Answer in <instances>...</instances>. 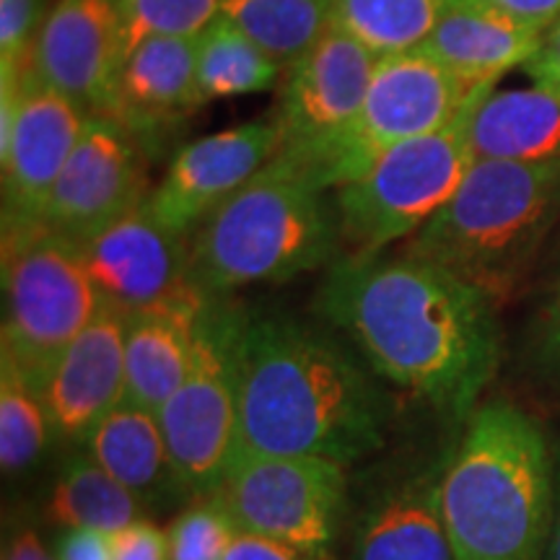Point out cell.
I'll list each match as a JSON object with an SVG mask.
<instances>
[{
	"mask_svg": "<svg viewBox=\"0 0 560 560\" xmlns=\"http://www.w3.org/2000/svg\"><path fill=\"white\" fill-rule=\"evenodd\" d=\"M55 558L58 560H115L112 552V535L100 529L70 527L60 535L55 545Z\"/></svg>",
	"mask_w": 560,
	"mask_h": 560,
	"instance_id": "obj_35",
	"label": "cell"
},
{
	"mask_svg": "<svg viewBox=\"0 0 560 560\" xmlns=\"http://www.w3.org/2000/svg\"><path fill=\"white\" fill-rule=\"evenodd\" d=\"M450 5L452 0H335L332 26L387 58L423 45Z\"/></svg>",
	"mask_w": 560,
	"mask_h": 560,
	"instance_id": "obj_26",
	"label": "cell"
},
{
	"mask_svg": "<svg viewBox=\"0 0 560 560\" xmlns=\"http://www.w3.org/2000/svg\"><path fill=\"white\" fill-rule=\"evenodd\" d=\"M475 161H560V96L545 89H490L470 120Z\"/></svg>",
	"mask_w": 560,
	"mask_h": 560,
	"instance_id": "obj_23",
	"label": "cell"
},
{
	"mask_svg": "<svg viewBox=\"0 0 560 560\" xmlns=\"http://www.w3.org/2000/svg\"><path fill=\"white\" fill-rule=\"evenodd\" d=\"M122 66V0H55L32 52V70L42 83L91 117H112Z\"/></svg>",
	"mask_w": 560,
	"mask_h": 560,
	"instance_id": "obj_13",
	"label": "cell"
},
{
	"mask_svg": "<svg viewBox=\"0 0 560 560\" xmlns=\"http://www.w3.org/2000/svg\"><path fill=\"white\" fill-rule=\"evenodd\" d=\"M240 450L340 465L376 452L387 402L338 340L285 317L242 312L236 332Z\"/></svg>",
	"mask_w": 560,
	"mask_h": 560,
	"instance_id": "obj_2",
	"label": "cell"
},
{
	"mask_svg": "<svg viewBox=\"0 0 560 560\" xmlns=\"http://www.w3.org/2000/svg\"><path fill=\"white\" fill-rule=\"evenodd\" d=\"M125 332L128 314L104 304L55 363L39 392L55 436L83 441L125 400Z\"/></svg>",
	"mask_w": 560,
	"mask_h": 560,
	"instance_id": "obj_17",
	"label": "cell"
},
{
	"mask_svg": "<svg viewBox=\"0 0 560 560\" xmlns=\"http://www.w3.org/2000/svg\"><path fill=\"white\" fill-rule=\"evenodd\" d=\"M81 444L86 457L140 501H156L179 490L159 416L143 405L122 400L86 433Z\"/></svg>",
	"mask_w": 560,
	"mask_h": 560,
	"instance_id": "obj_22",
	"label": "cell"
},
{
	"mask_svg": "<svg viewBox=\"0 0 560 560\" xmlns=\"http://www.w3.org/2000/svg\"><path fill=\"white\" fill-rule=\"evenodd\" d=\"M89 120L81 104L42 83L32 66L24 70L16 128L9 151L0 156L3 226L45 221L55 182Z\"/></svg>",
	"mask_w": 560,
	"mask_h": 560,
	"instance_id": "obj_16",
	"label": "cell"
},
{
	"mask_svg": "<svg viewBox=\"0 0 560 560\" xmlns=\"http://www.w3.org/2000/svg\"><path fill=\"white\" fill-rule=\"evenodd\" d=\"M115 560H170V537L149 520H138L112 535Z\"/></svg>",
	"mask_w": 560,
	"mask_h": 560,
	"instance_id": "obj_33",
	"label": "cell"
},
{
	"mask_svg": "<svg viewBox=\"0 0 560 560\" xmlns=\"http://www.w3.org/2000/svg\"><path fill=\"white\" fill-rule=\"evenodd\" d=\"M353 560H454L439 503V475L389 490L355 532Z\"/></svg>",
	"mask_w": 560,
	"mask_h": 560,
	"instance_id": "obj_21",
	"label": "cell"
},
{
	"mask_svg": "<svg viewBox=\"0 0 560 560\" xmlns=\"http://www.w3.org/2000/svg\"><path fill=\"white\" fill-rule=\"evenodd\" d=\"M454 560H545L556 506V457L535 418L493 400L467 418L439 475Z\"/></svg>",
	"mask_w": 560,
	"mask_h": 560,
	"instance_id": "obj_3",
	"label": "cell"
},
{
	"mask_svg": "<svg viewBox=\"0 0 560 560\" xmlns=\"http://www.w3.org/2000/svg\"><path fill=\"white\" fill-rule=\"evenodd\" d=\"M50 418L37 389L9 355H0V465L21 472L39 459L50 436Z\"/></svg>",
	"mask_w": 560,
	"mask_h": 560,
	"instance_id": "obj_28",
	"label": "cell"
},
{
	"mask_svg": "<svg viewBox=\"0 0 560 560\" xmlns=\"http://www.w3.org/2000/svg\"><path fill=\"white\" fill-rule=\"evenodd\" d=\"M558 223L560 161L482 159L410 236L408 255L452 270L499 304L520 289Z\"/></svg>",
	"mask_w": 560,
	"mask_h": 560,
	"instance_id": "obj_4",
	"label": "cell"
},
{
	"mask_svg": "<svg viewBox=\"0 0 560 560\" xmlns=\"http://www.w3.org/2000/svg\"><path fill=\"white\" fill-rule=\"evenodd\" d=\"M380 58L338 26L289 68L280 112V149L276 156L312 177L319 159L359 115Z\"/></svg>",
	"mask_w": 560,
	"mask_h": 560,
	"instance_id": "obj_11",
	"label": "cell"
},
{
	"mask_svg": "<svg viewBox=\"0 0 560 560\" xmlns=\"http://www.w3.org/2000/svg\"><path fill=\"white\" fill-rule=\"evenodd\" d=\"M342 495L340 462L242 452L215 490L236 527L291 545L301 556H322L330 548Z\"/></svg>",
	"mask_w": 560,
	"mask_h": 560,
	"instance_id": "obj_10",
	"label": "cell"
},
{
	"mask_svg": "<svg viewBox=\"0 0 560 560\" xmlns=\"http://www.w3.org/2000/svg\"><path fill=\"white\" fill-rule=\"evenodd\" d=\"M47 11V0H0V66L19 70L32 66Z\"/></svg>",
	"mask_w": 560,
	"mask_h": 560,
	"instance_id": "obj_31",
	"label": "cell"
},
{
	"mask_svg": "<svg viewBox=\"0 0 560 560\" xmlns=\"http://www.w3.org/2000/svg\"><path fill=\"white\" fill-rule=\"evenodd\" d=\"M545 560H560V452L556 454V506H552V527Z\"/></svg>",
	"mask_w": 560,
	"mask_h": 560,
	"instance_id": "obj_39",
	"label": "cell"
},
{
	"mask_svg": "<svg viewBox=\"0 0 560 560\" xmlns=\"http://www.w3.org/2000/svg\"><path fill=\"white\" fill-rule=\"evenodd\" d=\"M226 0H122L125 58L145 37H200Z\"/></svg>",
	"mask_w": 560,
	"mask_h": 560,
	"instance_id": "obj_29",
	"label": "cell"
},
{
	"mask_svg": "<svg viewBox=\"0 0 560 560\" xmlns=\"http://www.w3.org/2000/svg\"><path fill=\"white\" fill-rule=\"evenodd\" d=\"M299 550L291 545L270 540V537L255 535V532L236 529L234 540L229 545L226 560H301Z\"/></svg>",
	"mask_w": 560,
	"mask_h": 560,
	"instance_id": "obj_37",
	"label": "cell"
},
{
	"mask_svg": "<svg viewBox=\"0 0 560 560\" xmlns=\"http://www.w3.org/2000/svg\"><path fill=\"white\" fill-rule=\"evenodd\" d=\"M104 310L79 242L34 221L3 226V350L34 389Z\"/></svg>",
	"mask_w": 560,
	"mask_h": 560,
	"instance_id": "obj_6",
	"label": "cell"
},
{
	"mask_svg": "<svg viewBox=\"0 0 560 560\" xmlns=\"http://www.w3.org/2000/svg\"><path fill=\"white\" fill-rule=\"evenodd\" d=\"M50 516L66 529L83 527L107 532V535L145 520L143 501L86 454L73 457L62 467L52 488Z\"/></svg>",
	"mask_w": 560,
	"mask_h": 560,
	"instance_id": "obj_25",
	"label": "cell"
},
{
	"mask_svg": "<svg viewBox=\"0 0 560 560\" xmlns=\"http://www.w3.org/2000/svg\"><path fill=\"white\" fill-rule=\"evenodd\" d=\"M240 306L223 304L221 296L208 299L192 366L156 412L182 493L215 495L240 450Z\"/></svg>",
	"mask_w": 560,
	"mask_h": 560,
	"instance_id": "obj_8",
	"label": "cell"
},
{
	"mask_svg": "<svg viewBox=\"0 0 560 560\" xmlns=\"http://www.w3.org/2000/svg\"><path fill=\"white\" fill-rule=\"evenodd\" d=\"M280 70L283 68L229 19L219 16L200 34L198 86L206 102L268 91L278 83Z\"/></svg>",
	"mask_w": 560,
	"mask_h": 560,
	"instance_id": "obj_27",
	"label": "cell"
},
{
	"mask_svg": "<svg viewBox=\"0 0 560 560\" xmlns=\"http://www.w3.org/2000/svg\"><path fill=\"white\" fill-rule=\"evenodd\" d=\"M338 236L322 187L276 156L195 231L192 283L215 299L244 285L283 283L330 262Z\"/></svg>",
	"mask_w": 560,
	"mask_h": 560,
	"instance_id": "obj_5",
	"label": "cell"
},
{
	"mask_svg": "<svg viewBox=\"0 0 560 560\" xmlns=\"http://www.w3.org/2000/svg\"><path fill=\"white\" fill-rule=\"evenodd\" d=\"M317 306L382 380L452 418H470L499 371L495 301L408 252H350L322 280Z\"/></svg>",
	"mask_w": 560,
	"mask_h": 560,
	"instance_id": "obj_1",
	"label": "cell"
},
{
	"mask_svg": "<svg viewBox=\"0 0 560 560\" xmlns=\"http://www.w3.org/2000/svg\"><path fill=\"white\" fill-rule=\"evenodd\" d=\"M545 32L472 3H452L431 37L420 45L441 66L472 83L499 81L511 68H524L540 50Z\"/></svg>",
	"mask_w": 560,
	"mask_h": 560,
	"instance_id": "obj_20",
	"label": "cell"
},
{
	"mask_svg": "<svg viewBox=\"0 0 560 560\" xmlns=\"http://www.w3.org/2000/svg\"><path fill=\"white\" fill-rule=\"evenodd\" d=\"M486 83L450 125L382 153L361 177L338 190L340 236L359 255H376L416 236L439 213L475 164L470 120Z\"/></svg>",
	"mask_w": 560,
	"mask_h": 560,
	"instance_id": "obj_7",
	"label": "cell"
},
{
	"mask_svg": "<svg viewBox=\"0 0 560 560\" xmlns=\"http://www.w3.org/2000/svg\"><path fill=\"white\" fill-rule=\"evenodd\" d=\"M206 293L128 314L125 400L159 412L192 366Z\"/></svg>",
	"mask_w": 560,
	"mask_h": 560,
	"instance_id": "obj_19",
	"label": "cell"
},
{
	"mask_svg": "<svg viewBox=\"0 0 560 560\" xmlns=\"http://www.w3.org/2000/svg\"><path fill=\"white\" fill-rule=\"evenodd\" d=\"M3 560H58V558L45 550V545H42V540L32 529H26L9 542Z\"/></svg>",
	"mask_w": 560,
	"mask_h": 560,
	"instance_id": "obj_38",
	"label": "cell"
},
{
	"mask_svg": "<svg viewBox=\"0 0 560 560\" xmlns=\"http://www.w3.org/2000/svg\"><path fill=\"white\" fill-rule=\"evenodd\" d=\"M335 0H226L223 19L289 70L332 24Z\"/></svg>",
	"mask_w": 560,
	"mask_h": 560,
	"instance_id": "obj_24",
	"label": "cell"
},
{
	"mask_svg": "<svg viewBox=\"0 0 560 560\" xmlns=\"http://www.w3.org/2000/svg\"><path fill=\"white\" fill-rule=\"evenodd\" d=\"M532 371L545 384L560 387V280L537 306L535 317L527 327V346H524Z\"/></svg>",
	"mask_w": 560,
	"mask_h": 560,
	"instance_id": "obj_32",
	"label": "cell"
},
{
	"mask_svg": "<svg viewBox=\"0 0 560 560\" xmlns=\"http://www.w3.org/2000/svg\"><path fill=\"white\" fill-rule=\"evenodd\" d=\"M149 153L112 117L94 115L62 166L45 223L83 244L151 198Z\"/></svg>",
	"mask_w": 560,
	"mask_h": 560,
	"instance_id": "obj_12",
	"label": "cell"
},
{
	"mask_svg": "<svg viewBox=\"0 0 560 560\" xmlns=\"http://www.w3.org/2000/svg\"><path fill=\"white\" fill-rule=\"evenodd\" d=\"M187 236L143 202L83 242V260L104 304L136 314L200 293L192 283Z\"/></svg>",
	"mask_w": 560,
	"mask_h": 560,
	"instance_id": "obj_14",
	"label": "cell"
},
{
	"mask_svg": "<svg viewBox=\"0 0 560 560\" xmlns=\"http://www.w3.org/2000/svg\"><path fill=\"white\" fill-rule=\"evenodd\" d=\"M200 37H145L128 52L112 120L153 156L200 104Z\"/></svg>",
	"mask_w": 560,
	"mask_h": 560,
	"instance_id": "obj_18",
	"label": "cell"
},
{
	"mask_svg": "<svg viewBox=\"0 0 560 560\" xmlns=\"http://www.w3.org/2000/svg\"><path fill=\"white\" fill-rule=\"evenodd\" d=\"M482 86L444 68L420 47L380 58L359 115L319 159L312 179L322 190L348 185L382 153L450 125Z\"/></svg>",
	"mask_w": 560,
	"mask_h": 560,
	"instance_id": "obj_9",
	"label": "cell"
},
{
	"mask_svg": "<svg viewBox=\"0 0 560 560\" xmlns=\"http://www.w3.org/2000/svg\"><path fill=\"white\" fill-rule=\"evenodd\" d=\"M524 73L535 81L537 89L560 96V24L545 32V39L532 58L524 62Z\"/></svg>",
	"mask_w": 560,
	"mask_h": 560,
	"instance_id": "obj_36",
	"label": "cell"
},
{
	"mask_svg": "<svg viewBox=\"0 0 560 560\" xmlns=\"http://www.w3.org/2000/svg\"><path fill=\"white\" fill-rule=\"evenodd\" d=\"M452 3L482 5V9L499 11L503 16L537 26L542 32L560 24V0H452Z\"/></svg>",
	"mask_w": 560,
	"mask_h": 560,
	"instance_id": "obj_34",
	"label": "cell"
},
{
	"mask_svg": "<svg viewBox=\"0 0 560 560\" xmlns=\"http://www.w3.org/2000/svg\"><path fill=\"white\" fill-rule=\"evenodd\" d=\"M236 529L240 527L231 520L226 506L215 495H210L182 511L166 532L170 560H226Z\"/></svg>",
	"mask_w": 560,
	"mask_h": 560,
	"instance_id": "obj_30",
	"label": "cell"
},
{
	"mask_svg": "<svg viewBox=\"0 0 560 560\" xmlns=\"http://www.w3.org/2000/svg\"><path fill=\"white\" fill-rule=\"evenodd\" d=\"M558 249H560V240H558Z\"/></svg>",
	"mask_w": 560,
	"mask_h": 560,
	"instance_id": "obj_40",
	"label": "cell"
},
{
	"mask_svg": "<svg viewBox=\"0 0 560 560\" xmlns=\"http://www.w3.org/2000/svg\"><path fill=\"white\" fill-rule=\"evenodd\" d=\"M280 149L276 120H255L206 136L174 153L170 170L145 200L166 226L190 234L242 190Z\"/></svg>",
	"mask_w": 560,
	"mask_h": 560,
	"instance_id": "obj_15",
	"label": "cell"
}]
</instances>
